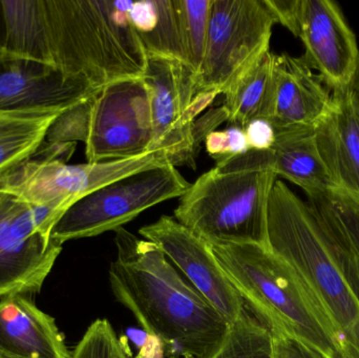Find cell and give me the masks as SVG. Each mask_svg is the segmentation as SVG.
<instances>
[{
	"mask_svg": "<svg viewBox=\"0 0 359 358\" xmlns=\"http://www.w3.org/2000/svg\"><path fill=\"white\" fill-rule=\"evenodd\" d=\"M132 1L0 0L4 46L100 90L142 78L147 52L128 18Z\"/></svg>",
	"mask_w": 359,
	"mask_h": 358,
	"instance_id": "obj_1",
	"label": "cell"
},
{
	"mask_svg": "<svg viewBox=\"0 0 359 358\" xmlns=\"http://www.w3.org/2000/svg\"><path fill=\"white\" fill-rule=\"evenodd\" d=\"M117 258L109 267L116 300L147 336L185 358H215L229 324L201 296L156 244L123 227L115 230Z\"/></svg>",
	"mask_w": 359,
	"mask_h": 358,
	"instance_id": "obj_2",
	"label": "cell"
},
{
	"mask_svg": "<svg viewBox=\"0 0 359 358\" xmlns=\"http://www.w3.org/2000/svg\"><path fill=\"white\" fill-rule=\"evenodd\" d=\"M208 245L245 305L271 334L294 338L325 358L335 357L344 334L267 246Z\"/></svg>",
	"mask_w": 359,
	"mask_h": 358,
	"instance_id": "obj_3",
	"label": "cell"
},
{
	"mask_svg": "<svg viewBox=\"0 0 359 358\" xmlns=\"http://www.w3.org/2000/svg\"><path fill=\"white\" fill-rule=\"evenodd\" d=\"M268 249L345 336L359 325V298L346 279L311 206L276 180L268 206Z\"/></svg>",
	"mask_w": 359,
	"mask_h": 358,
	"instance_id": "obj_4",
	"label": "cell"
},
{
	"mask_svg": "<svg viewBox=\"0 0 359 358\" xmlns=\"http://www.w3.org/2000/svg\"><path fill=\"white\" fill-rule=\"evenodd\" d=\"M278 177L246 153L215 164L180 198L175 219L207 243H267L268 206Z\"/></svg>",
	"mask_w": 359,
	"mask_h": 358,
	"instance_id": "obj_5",
	"label": "cell"
},
{
	"mask_svg": "<svg viewBox=\"0 0 359 358\" xmlns=\"http://www.w3.org/2000/svg\"><path fill=\"white\" fill-rule=\"evenodd\" d=\"M46 142H83L88 163L128 159L155 151L144 80L115 82L69 107L53 122Z\"/></svg>",
	"mask_w": 359,
	"mask_h": 358,
	"instance_id": "obj_6",
	"label": "cell"
},
{
	"mask_svg": "<svg viewBox=\"0 0 359 358\" xmlns=\"http://www.w3.org/2000/svg\"><path fill=\"white\" fill-rule=\"evenodd\" d=\"M76 145L46 143L44 149L40 147L31 157L0 174V191L33 205L65 212L81 198L128 174L158 166L183 165L179 151L170 147L128 159L69 165L67 162Z\"/></svg>",
	"mask_w": 359,
	"mask_h": 358,
	"instance_id": "obj_7",
	"label": "cell"
},
{
	"mask_svg": "<svg viewBox=\"0 0 359 358\" xmlns=\"http://www.w3.org/2000/svg\"><path fill=\"white\" fill-rule=\"evenodd\" d=\"M276 23L265 0H212L196 95L229 90L269 52Z\"/></svg>",
	"mask_w": 359,
	"mask_h": 358,
	"instance_id": "obj_8",
	"label": "cell"
},
{
	"mask_svg": "<svg viewBox=\"0 0 359 358\" xmlns=\"http://www.w3.org/2000/svg\"><path fill=\"white\" fill-rule=\"evenodd\" d=\"M189 186L172 165L128 174L78 200L59 219L52 237L63 245L117 230L149 208L181 198Z\"/></svg>",
	"mask_w": 359,
	"mask_h": 358,
	"instance_id": "obj_9",
	"label": "cell"
},
{
	"mask_svg": "<svg viewBox=\"0 0 359 358\" xmlns=\"http://www.w3.org/2000/svg\"><path fill=\"white\" fill-rule=\"evenodd\" d=\"M63 214L0 191V298L41 290L62 252L52 230Z\"/></svg>",
	"mask_w": 359,
	"mask_h": 358,
	"instance_id": "obj_10",
	"label": "cell"
},
{
	"mask_svg": "<svg viewBox=\"0 0 359 358\" xmlns=\"http://www.w3.org/2000/svg\"><path fill=\"white\" fill-rule=\"evenodd\" d=\"M291 33L305 46L302 57L332 92L349 88L359 61L355 34L332 0H297Z\"/></svg>",
	"mask_w": 359,
	"mask_h": 358,
	"instance_id": "obj_11",
	"label": "cell"
},
{
	"mask_svg": "<svg viewBox=\"0 0 359 358\" xmlns=\"http://www.w3.org/2000/svg\"><path fill=\"white\" fill-rule=\"evenodd\" d=\"M139 233L156 244L201 296L234 323L245 310L244 300L226 277L208 243L172 216H162Z\"/></svg>",
	"mask_w": 359,
	"mask_h": 358,
	"instance_id": "obj_12",
	"label": "cell"
},
{
	"mask_svg": "<svg viewBox=\"0 0 359 358\" xmlns=\"http://www.w3.org/2000/svg\"><path fill=\"white\" fill-rule=\"evenodd\" d=\"M98 90L67 79L50 65L0 48V111H65Z\"/></svg>",
	"mask_w": 359,
	"mask_h": 358,
	"instance_id": "obj_13",
	"label": "cell"
},
{
	"mask_svg": "<svg viewBox=\"0 0 359 358\" xmlns=\"http://www.w3.org/2000/svg\"><path fill=\"white\" fill-rule=\"evenodd\" d=\"M332 104V94L305 61L287 53L276 54L271 113L276 130L316 128Z\"/></svg>",
	"mask_w": 359,
	"mask_h": 358,
	"instance_id": "obj_14",
	"label": "cell"
},
{
	"mask_svg": "<svg viewBox=\"0 0 359 358\" xmlns=\"http://www.w3.org/2000/svg\"><path fill=\"white\" fill-rule=\"evenodd\" d=\"M316 135L335 188L359 206V101L350 86L332 92L330 111Z\"/></svg>",
	"mask_w": 359,
	"mask_h": 358,
	"instance_id": "obj_15",
	"label": "cell"
},
{
	"mask_svg": "<svg viewBox=\"0 0 359 358\" xmlns=\"http://www.w3.org/2000/svg\"><path fill=\"white\" fill-rule=\"evenodd\" d=\"M0 351L16 358H71L72 353L55 319L21 294L0 298Z\"/></svg>",
	"mask_w": 359,
	"mask_h": 358,
	"instance_id": "obj_16",
	"label": "cell"
},
{
	"mask_svg": "<svg viewBox=\"0 0 359 358\" xmlns=\"http://www.w3.org/2000/svg\"><path fill=\"white\" fill-rule=\"evenodd\" d=\"M273 147L265 151L266 163L276 174L301 187L308 198L335 191L320 153L316 128L276 130Z\"/></svg>",
	"mask_w": 359,
	"mask_h": 358,
	"instance_id": "obj_17",
	"label": "cell"
},
{
	"mask_svg": "<svg viewBox=\"0 0 359 358\" xmlns=\"http://www.w3.org/2000/svg\"><path fill=\"white\" fill-rule=\"evenodd\" d=\"M128 18L147 54L175 59L188 67L176 0L132 1Z\"/></svg>",
	"mask_w": 359,
	"mask_h": 358,
	"instance_id": "obj_18",
	"label": "cell"
},
{
	"mask_svg": "<svg viewBox=\"0 0 359 358\" xmlns=\"http://www.w3.org/2000/svg\"><path fill=\"white\" fill-rule=\"evenodd\" d=\"M274 58L266 53L236 83L224 94L222 106L230 126H245L255 119L269 120L273 92Z\"/></svg>",
	"mask_w": 359,
	"mask_h": 358,
	"instance_id": "obj_19",
	"label": "cell"
},
{
	"mask_svg": "<svg viewBox=\"0 0 359 358\" xmlns=\"http://www.w3.org/2000/svg\"><path fill=\"white\" fill-rule=\"evenodd\" d=\"M60 111H0V174L36 153Z\"/></svg>",
	"mask_w": 359,
	"mask_h": 358,
	"instance_id": "obj_20",
	"label": "cell"
},
{
	"mask_svg": "<svg viewBox=\"0 0 359 358\" xmlns=\"http://www.w3.org/2000/svg\"><path fill=\"white\" fill-rule=\"evenodd\" d=\"M215 358H273L271 332L245 308L230 324L225 343Z\"/></svg>",
	"mask_w": 359,
	"mask_h": 358,
	"instance_id": "obj_21",
	"label": "cell"
},
{
	"mask_svg": "<svg viewBox=\"0 0 359 358\" xmlns=\"http://www.w3.org/2000/svg\"><path fill=\"white\" fill-rule=\"evenodd\" d=\"M176 2L188 67L198 76L204 58L212 0H176Z\"/></svg>",
	"mask_w": 359,
	"mask_h": 358,
	"instance_id": "obj_22",
	"label": "cell"
},
{
	"mask_svg": "<svg viewBox=\"0 0 359 358\" xmlns=\"http://www.w3.org/2000/svg\"><path fill=\"white\" fill-rule=\"evenodd\" d=\"M123 340L118 338L111 324L100 319L90 324L71 358H130Z\"/></svg>",
	"mask_w": 359,
	"mask_h": 358,
	"instance_id": "obj_23",
	"label": "cell"
},
{
	"mask_svg": "<svg viewBox=\"0 0 359 358\" xmlns=\"http://www.w3.org/2000/svg\"><path fill=\"white\" fill-rule=\"evenodd\" d=\"M207 153L217 164L223 163L250 151L243 128L228 126L224 130H215L205 139Z\"/></svg>",
	"mask_w": 359,
	"mask_h": 358,
	"instance_id": "obj_24",
	"label": "cell"
},
{
	"mask_svg": "<svg viewBox=\"0 0 359 358\" xmlns=\"http://www.w3.org/2000/svg\"><path fill=\"white\" fill-rule=\"evenodd\" d=\"M244 130L247 142L252 151H269L276 143V128L268 120H252L245 126Z\"/></svg>",
	"mask_w": 359,
	"mask_h": 358,
	"instance_id": "obj_25",
	"label": "cell"
},
{
	"mask_svg": "<svg viewBox=\"0 0 359 358\" xmlns=\"http://www.w3.org/2000/svg\"><path fill=\"white\" fill-rule=\"evenodd\" d=\"M273 358H325L294 338L282 334H271Z\"/></svg>",
	"mask_w": 359,
	"mask_h": 358,
	"instance_id": "obj_26",
	"label": "cell"
},
{
	"mask_svg": "<svg viewBox=\"0 0 359 358\" xmlns=\"http://www.w3.org/2000/svg\"><path fill=\"white\" fill-rule=\"evenodd\" d=\"M334 358H359V325L345 333Z\"/></svg>",
	"mask_w": 359,
	"mask_h": 358,
	"instance_id": "obj_27",
	"label": "cell"
},
{
	"mask_svg": "<svg viewBox=\"0 0 359 358\" xmlns=\"http://www.w3.org/2000/svg\"><path fill=\"white\" fill-rule=\"evenodd\" d=\"M162 345L158 338L149 336V340L141 347L140 352L135 358H161Z\"/></svg>",
	"mask_w": 359,
	"mask_h": 358,
	"instance_id": "obj_28",
	"label": "cell"
},
{
	"mask_svg": "<svg viewBox=\"0 0 359 358\" xmlns=\"http://www.w3.org/2000/svg\"><path fill=\"white\" fill-rule=\"evenodd\" d=\"M350 88L353 90L355 94L356 98L359 101V61L358 67H356L355 74H354L353 79H352L351 84H350Z\"/></svg>",
	"mask_w": 359,
	"mask_h": 358,
	"instance_id": "obj_29",
	"label": "cell"
},
{
	"mask_svg": "<svg viewBox=\"0 0 359 358\" xmlns=\"http://www.w3.org/2000/svg\"><path fill=\"white\" fill-rule=\"evenodd\" d=\"M4 46V25H2L1 13H0V48Z\"/></svg>",
	"mask_w": 359,
	"mask_h": 358,
	"instance_id": "obj_30",
	"label": "cell"
},
{
	"mask_svg": "<svg viewBox=\"0 0 359 358\" xmlns=\"http://www.w3.org/2000/svg\"><path fill=\"white\" fill-rule=\"evenodd\" d=\"M0 358H16V357H11V355L6 354V353H4V352H1V351H0Z\"/></svg>",
	"mask_w": 359,
	"mask_h": 358,
	"instance_id": "obj_31",
	"label": "cell"
}]
</instances>
